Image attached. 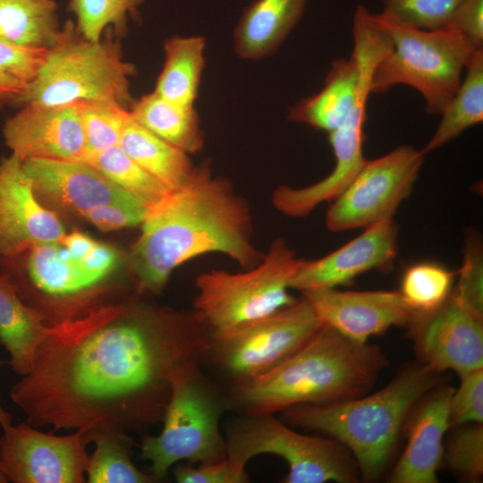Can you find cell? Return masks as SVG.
Returning <instances> with one entry per match:
<instances>
[{
	"instance_id": "obj_1",
	"label": "cell",
	"mask_w": 483,
	"mask_h": 483,
	"mask_svg": "<svg viewBox=\"0 0 483 483\" xmlns=\"http://www.w3.org/2000/svg\"><path fill=\"white\" fill-rule=\"evenodd\" d=\"M195 314L110 303L49 326L10 390L35 428L141 433L162 421L175 377L209 350Z\"/></svg>"
},
{
	"instance_id": "obj_2",
	"label": "cell",
	"mask_w": 483,
	"mask_h": 483,
	"mask_svg": "<svg viewBox=\"0 0 483 483\" xmlns=\"http://www.w3.org/2000/svg\"><path fill=\"white\" fill-rule=\"evenodd\" d=\"M141 227L131 254L140 292H160L176 267L206 253L225 254L245 268L263 258L251 242L249 207L207 164L152 206Z\"/></svg>"
},
{
	"instance_id": "obj_3",
	"label": "cell",
	"mask_w": 483,
	"mask_h": 483,
	"mask_svg": "<svg viewBox=\"0 0 483 483\" xmlns=\"http://www.w3.org/2000/svg\"><path fill=\"white\" fill-rule=\"evenodd\" d=\"M387 365L377 346L322 326L276 366L236 386L234 401L247 415L258 416L354 398L366 394Z\"/></svg>"
},
{
	"instance_id": "obj_4",
	"label": "cell",
	"mask_w": 483,
	"mask_h": 483,
	"mask_svg": "<svg viewBox=\"0 0 483 483\" xmlns=\"http://www.w3.org/2000/svg\"><path fill=\"white\" fill-rule=\"evenodd\" d=\"M436 374L424 364L410 366L372 394L296 405L283 411V418L341 443L352 454L360 479L372 481L388 463L408 414L436 386Z\"/></svg>"
},
{
	"instance_id": "obj_5",
	"label": "cell",
	"mask_w": 483,
	"mask_h": 483,
	"mask_svg": "<svg viewBox=\"0 0 483 483\" xmlns=\"http://www.w3.org/2000/svg\"><path fill=\"white\" fill-rule=\"evenodd\" d=\"M133 64L116 43L85 38L69 20L47 48L36 76L14 104L66 106L106 100L125 106L130 99Z\"/></svg>"
},
{
	"instance_id": "obj_6",
	"label": "cell",
	"mask_w": 483,
	"mask_h": 483,
	"mask_svg": "<svg viewBox=\"0 0 483 483\" xmlns=\"http://www.w3.org/2000/svg\"><path fill=\"white\" fill-rule=\"evenodd\" d=\"M302 259L281 239L254 267L239 273L210 270L196 280L197 317L212 341L225 339L297 300L289 290Z\"/></svg>"
},
{
	"instance_id": "obj_7",
	"label": "cell",
	"mask_w": 483,
	"mask_h": 483,
	"mask_svg": "<svg viewBox=\"0 0 483 483\" xmlns=\"http://www.w3.org/2000/svg\"><path fill=\"white\" fill-rule=\"evenodd\" d=\"M372 17L389 37L392 48L374 70L371 93L407 85L423 97L428 114H440L457 90L462 72L477 49L449 27L421 30L382 13H372Z\"/></svg>"
},
{
	"instance_id": "obj_8",
	"label": "cell",
	"mask_w": 483,
	"mask_h": 483,
	"mask_svg": "<svg viewBox=\"0 0 483 483\" xmlns=\"http://www.w3.org/2000/svg\"><path fill=\"white\" fill-rule=\"evenodd\" d=\"M224 409L199 363L183 369L174 379L160 434L141 440L140 457L151 463V474L160 479L181 462L204 464L225 459L226 443L219 428Z\"/></svg>"
},
{
	"instance_id": "obj_9",
	"label": "cell",
	"mask_w": 483,
	"mask_h": 483,
	"mask_svg": "<svg viewBox=\"0 0 483 483\" xmlns=\"http://www.w3.org/2000/svg\"><path fill=\"white\" fill-rule=\"evenodd\" d=\"M247 416L227 432L226 458L233 465L245 469L253 457L269 453L286 462L284 483H352L360 479L352 454L338 441L299 433L273 414Z\"/></svg>"
},
{
	"instance_id": "obj_10",
	"label": "cell",
	"mask_w": 483,
	"mask_h": 483,
	"mask_svg": "<svg viewBox=\"0 0 483 483\" xmlns=\"http://www.w3.org/2000/svg\"><path fill=\"white\" fill-rule=\"evenodd\" d=\"M321 326L313 308L303 297L225 339L211 340L209 350L238 386L276 366Z\"/></svg>"
},
{
	"instance_id": "obj_11",
	"label": "cell",
	"mask_w": 483,
	"mask_h": 483,
	"mask_svg": "<svg viewBox=\"0 0 483 483\" xmlns=\"http://www.w3.org/2000/svg\"><path fill=\"white\" fill-rule=\"evenodd\" d=\"M425 155L422 149L406 145L366 160L351 183L333 200L326 216V227L343 232L393 218L411 192Z\"/></svg>"
},
{
	"instance_id": "obj_12",
	"label": "cell",
	"mask_w": 483,
	"mask_h": 483,
	"mask_svg": "<svg viewBox=\"0 0 483 483\" xmlns=\"http://www.w3.org/2000/svg\"><path fill=\"white\" fill-rule=\"evenodd\" d=\"M0 470L13 483H83L92 434L55 436L27 422L2 427Z\"/></svg>"
},
{
	"instance_id": "obj_13",
	"label": "cell",
	"mask_w": 483,
	"mask_h": 483,
	"mask_svg": "<svg viewBox=\"0 0 483 483\" xmlns=\"http://www.w3.org/2000/svg\"><path fill=\"white\" fill-rule=\"evenodd\" d=\"M422 364L460 376L483 369V314L450 293L436 309L417 314L409 326Z\"/></svg>"
},
{
	"instance_id": "obj_14",
	"label": "cell",
	"mask_w": 483,
	"mask_h": 483,
	"mask_svg": "<svg viewBox=\"0 0 483 483\" xmlns=\"http://www.w3.org/2000/svg\"><path fill=\"white\" fill-rule=\"evenodd\" d=\"M370 78L361 77L356 99L343 123L329 132L335 163L332 172L321 181L303 187L280 185L273 193L274 207L291 217H303L319 204L335 199L351 183L366 159L363 157L364 125Z\"/></svg>"
},
{
	"instance_id": "obj_15",
	"label": "cell",
	"mask_w": 483,
	"mask_h": 483,
	"mask_svg": "<svg viewBox=\"0 0 483 483\" xmlns=\"http://www.w3.org/2000/svg\"><path fill=\"white\" fill-rule=\"evenodd\" d=\"M301 292L322 326L358 343H368L371 336L382 335L392 326H409L417 315L395 291L323 287Z\"/></svg>"
},
{
	"instance_id": "obj_16",
	"label": "cell",
	"mask_w": 483,
	"mask_h": 483,
	"mask_svg": "<svg viewBox=\"0 0 483 483\" xmlns=\"http://www.w3.org/2000/svg\"><path fill=\"white\" fill-rule=\"evenodd\" d=\"M66 232L54 211L36 196L23 162L11 154L0 160V258L60 242Z\"/></svg>"
},
{
	"instance_id": "obj_17",
	"label": "cell",
	"mask_w": 483,
	"mask_h": 483,
	"mask_svg": "<svg viewBox=\"0 0 483 483\" xmlns=\"http://www.w3.org/2000/svg\"><path fill=\"white\" fill-rule=\"evenodd\" d=\"M6 120L3 136L20 160L83 161L86 140L76 104L23 105Z\"/></svg>"
},
{
	"instance_id": "obj_18",
	"label": "cell",
	"mask_w": 483,
	"mask_h": 483,
	"mask_svg": "<svg viewBox=\"0 0 483 483\" xmlns=\"http://www.w3.org/2000/svg\"><path fill=\"white\" fill-rule=\"evenodd\" d=\"M397 227L384 219L328 255L302 260L291 282V289L301 292L313 288H336L356 276L373 270L389 268L397 254Z\"/></svg>"
},
{
	"instance_id": "obj_19",
	"label": "cell",
	"mask_w": 483,
	"mask_h": 483,
	"mask_svg": "<svg viewBox=\"0 0 483 483\" xmlns=\"http://www.w3.org/2000/svg\"><path fill=\"white\" fill-rule=\"evenodd\" d=\"M23 167L41 203L82 216L95 207L132 195L83 161L30 159Z\"/></svg>"
},
{
	"instance_id": "obj_20",
	"label": "cell",
	"mask_w": 483,
	"mask_h": 483,
	"mask_svg": "<svg viewBox=\"0 0 483 483\" xmlns=\"http://www.w3.org/2000/svg\"><path fill=\"white\" fill-rule=\"evenodd\" d=\"M453 389L433 388L416 409L409 426L406 446L392 470V483H436L441 463L444 436L451 427L450 399Z\"/></svg>"
},
{
	"instance_id": "obj_21",
	"label": "cell",
	"mask_w": 483,
	"mask_h": 483,
	"mask_svg": "<svg viewBox=\"0 0 483 483\" xmlns=\"http://www.w3.org/2000/svg\"><path fill=\"white\" fill-rule=\"evenodd\" d=\"M361 72V54L353 45L348 59L332 63L322 89L292 106L287 118L328 133L335 131L356 99Z\"/></svg>"
},
{
	"instance_id": "obj_22",
	"label": "cell",
	"mask_w": 483,
	"mask_h": 483,
	"mask_svg": "<svg viewBox=\"0 0 483 483\" xmlns=\"http://www.w3.org/2000/svg\"><path fill=\"white\" fill-rule=\"evenodd\" d=\"M309 0H253L234 29L236 54L259 60L274 54L301 21Z\"/></svg>"
},
{
	"instance_id": "obj_23",
	"label": "cell",
	"mask_w": 483,
	"mask_h": 483,
	"mask_svg": "<svg viewBox=\"0 0 483 483\" xmlns=\"http://www.w3.org/2000/svg\"><path fill=\"white\" fill-rule=\"evenodd\" d=\"M48 329L41 314L26 304L13 284L0 275V343L14 373L21 377L29 373Z\"/></svg>"
},
{
	"instance_id": "obj_24",
	"label": "cell",
	"mask_w": 483,
	"mask_h": 483,
	"mask_svg": "<svg viewBox=\"0 0 483 483\" xmlns=\"http://www.w3.org/2000/svg\"><path fill=\"white\" fill-rule=\"evenodd\" d=\"M118 146L171 191L182 187L195 167L189 154L142 127L131 115Z\"/></svg>"
},
{
	"instance_id": "obj_25",
	"label": "cell",
	"mask_w": 483,
	"mask_h": 483,
	"mask_svg": "<svg viewBox=\"0 0 483 483\" xmlns=\"http://www.w3.org/2000/svg\"><path fill=\"white\" fill-rule=\"evenodd\" d=\"M130 114L142 127L187 154L203 148L204 135L194 106L175 104L153 91L133 104Z\"/></svg>"
},
{
	"instance_id": "obj_26",
	"label": "cell",
	"mask_w": 483,
	"mask_h": 483,
	"mask_svg": "<svg viewBox=\"0 0 483 483\" xmlns=\"http://www.w3.org/2000/svg\"><path fill=\"white\" fill-rule=\"evenodd\" d=\"M201 36H173L164 44L165 63L155 92L175 104L193 106L205 64Z\"/></svg>"
},
{
	"instance_id": "obj_27",
	"label": "cell",
	"mask_w": 483,
	"mask_h": 483,
	"mask_svg": "<svg viewBox=\"0 0 483 483\" xmlns=\"http://www.w3.org/2000/svg\"><path fill=\"white\" fill-rule=\"evenodd\" d=\"M466 75L440 114L441 121L424 154L441 148L471 126L483 121V49L477 50L466 67Z\"/></svg>"
},
{
	"instance_id": "obj_28",
	"label": "cell",
	"mask_w": 483,
	"mask_h": 483,
	"mask_svg": "<svg viewBox=\"0 0 483 483\" xmlns=\"http://www.w3.org/2000/svg\"><path fill=\"white\" fill-rule=\"evenodd\" d=\"M60 29L55 0H0V38L47 48Z\"/></svg>"
},
{
	"instance_id": "obj_29",
	"label": "cell",
	"mask_w": 483,
	"mask_h": 483,
	"mask_svg": "<svg viewBox=\"0 0 483 483\" xmlns=\"http://www.w3.org/2000/svg\"><path fill=\"white\" fill-rule=\"evenodd\" d=\"M95 445L89 456L86 479L89 483H150L157 479L132 462V441L127 434L91 433Z\"/></svg>"
},
{
	"instance_id": "obj_30",
	"label": "cell",
	"mask_w": 483,
	"mask_h": 483,
	"mask_svg": "<svg viewBox=\"0 0 483 483\" xmlns=\"http://www.w3.org/2000/svg\"><path fill=\"white\" fill-rule=\"evenodd\" d=\"M83 162L90 165L114 184L150 207L163 200L171 192L161 182L133 161L119 146L89 155Z\"/></svg>"
},
{
	"instance_id": "obj_31",
	"label": "cell",
	"mask_w": 483,
	"mask_h": 483,
	"mask_svg": "<svg viewBox=\"0 0 483 483\" xmlns=\"http://www.w3.org/2000/svg\"><path fill=\"white\" fill-rule=\"evenodd\" d=\"M454 276V272L439 264L417 263L405 270L399 292L417 314L429 313L447 300Z\"/></svg>"
},
{
	"instance_id": "obj_32",
	"label": "cell",
	"mask_w": 483,
	"mask_h": 483,
	"mask_svg": "<svg viewBox=\"0 0 483 483\" xmlns=\"http://www.w3.org/2000/svg\"><path fill=\"white\" fill-rule=\"evenodd\" d=\"M75 104L84 131L86 157L119 145L123 131L131 116L130 110L117 102L106 100Z\"/></svg>"
},
{
	"instance_id": "obj_33",
	"label": "cell",
	"mask_w": 483,
	"mask_h": 483,
	"mask_svg": "<svg viewBox=\"0 0 483 483\" xmlns=\"http://www.w3.org/2000/svg\"><path fill=\"white\" fill-rule=\"evenodd\" d=\"M143 0H69L68 10L75 17V26L87 38L100 40L113 28L123 31Z\"/></svg>"
},
{
	"instance_id": "obj_34",
	"label": "cell",
	"mask_w": 483,
	"mask_h": 483,
	"mask_svg": "<svg viewBox=\"0 0 483 483\" xmlns=\"http://www.w3.org/2000/svg\"><path fill=\"white\" fill-rule=\"evenodd\" d=\"M462 0H381L382 14L421 30L446 28Z\"/></svg>"
},
{
	"instance_id": "obj_35",
	"label": "cell",
	"mask_w": 483,
	"mask_h": 483,
	"mask_svg": "<svg viewBox=\"0 0 483 483\" xmlns=\"http://www.w3.org/2000/svg\"><path fill=\"white\" fill-rule=\"evenodd\" d=\"M447 445L446 462L462 479L479 482L483 475V427L470 423L457 427Z\"/></svg>"
},
{
	"instance_id": "obj_36",
	"label": "cell",
	"mask_w": 483,
	"mask_h": 483,
	"mask_svg": "<svg viewBox=\"0 0 483 483\" xmlns=\"http://www.w3.org/2000/svg\"><path fill=\"white\" fill-rule=\"evenodd\" d=\"M481 242L476 236L467 240L458 281L451 293L477 312L483 314V257Z\"/></svg>"
},
{
	"instance_id": "obj_37",
	"label": "cell",
	"mask_w": 483,
	"mask_h": 483,
	"mask_svg": "<svg viewBox=\"0 0 483 483\" xmlns=\"http://www.w3.org/2000/svg\"><path fill=\"white\" fill-rule=\"evenodd\" d=\"M461 377V384L450 399L451 427L483 421V369H476Z\"/></svg>"
},
{
	"instance_id": "obj_38",
	"label": "cell",
	"mask_w": 483,
	"mask_h": 483,
	"mask_svg": "<svg viewBox=\"0 0 483 483\" xmlns=\"http://www.w3.org/2000/svg\"><path fill=\"white\" fill-rule=\"evenodd\" d=\"M150 208L139 198L131 195L95 207L86 212L83 216L97 229L109 232L141 225Z\"/></svg>"
},
{
	"instance_id": "obj_39",
	"label": "cell",
	"mask_w": 483,
	"mask_h": 483,
	"mask_svg": "<svg viewBox=\"0 0 483 483\" xmlns=\"http://www.w3.org/2000/svg\"><path fill=\"white\" fill-rule=\"evenodd\" d=\"M179 483H245L249 477L245 469L233 465L226 457L215 462L199 464V467L179 464L173 470Z\"/></svg>"
},
{
	"instance_id": "obj_40",
	"label": "cell",
	"mask_w": 483,
	"mask_h": 483,
	"mask_svg": "<svg viewBox=\"0 0 483 483\" xmlns=\"http://www.w3.org/2000/svg\"><path fill=\"white\" fill-rule=\"evenodd\" d=\"M46 53L47 48L20 46L0 38V69L27 84L38 73Z\"/></svg>"
},
{
	"instance_id": "obj_41",
	"label": "cell",
	"mask_w": 483,
	"mask_h": 483,
	"mask_svg": "<svg viewBox=\"0 0 483 483\" xmlns=\"http://www.w3.org/2000/svg\"><path fill=\"white\" fill-rule=\"evenodd\" d=\"M447 27L461 34L475 49H483V0H462Z\"/></svg>"
},
{
	"instance_id": "obj_42",
	"label": "cell",
	"mask_w": 483,
	"mask_h": 483,
	"mask_svg": "<svg viewBox=\"0 0 483 483\" xmlns=\"http://www.w3.org/2000/svg\"><path fill=\"white\" fill-rule=\"evenodd\" d=\"M26 83L13 74L0 69V110L23 93Z\"/></svg>"
},
{
	"instance_id": "obj_43",
	"label": "cell",
	"mask_w": 483,
	"mask_h": 483,
	"mask_svg": "<svg viewBox=\"0 0 483 483\" xmlns=\"http://www.w3.org/2000/svg\"><path fill=\"white\" fill-rule=\"evenodd\" d=\"M4 363H5V361H3V360H0V366H2ZM0 417L3 419V424H2L1 427H4V426L12 423L11 415L4 410L1 402H0Z\"/></svg>"
},
{
	"instance_id": "obj_44",
	"label": "cell",
	"mask_w": 483,
	"mask_h": 483,
	"mask_svg": "<svg viewBox=\"0 0 483 483\" xmlns=\"http://www.w3.org/2000/svg\"><path fill=\"white\" fill-rule=\"evenodd\" d=\"M6 482H8L7 479L0 470V483H6Z\"/></svg>"
},
{
	"instance_id": "obj_45",
	"label": "cell",
	"mask_w": 483,
	"mask_h": 483,
	"mask_svg": "<svg viewBox=\"0 0 483 483\" xmlns=\"http://www.w3.org/2000/svg\"><path fill=\"white\" fill-rule=\"evenodd\" d=\"M2 424H3V419H2V418L0 417V426H2Z\"/></svg>"
}]
</instances>
